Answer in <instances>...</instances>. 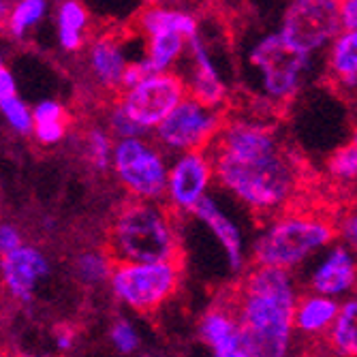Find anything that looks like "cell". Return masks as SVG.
<instances>
[{"label":"cell","mask_w":357,"mask_h":357,"mask_svg":"<svg viewBox=\"0 0 357 357\" xmlns=\"http://www.w3.org/2000/svg\"><path fill=\"white\" fill-rule=\"evenodd\" d=\"M208 152L220 188L252 214L274 218L296 197L300 167L268 122L227 118Z\"/></svg>","instance_id":"cell-1"},{"label":"cell","mask_w":357,"mask_h":357,"mask_svg":"<svg viewBox=\"0 0 357 357\" xmlns=\"http://www.w3.org/2000/svg\"><path fill=\"white\" fill-rule=\"evenodd\" d=\"M300 296L294 272L255 266L222 298L240 323L250 357H294Z\"/></svg>","instance_id":"cell-2"},{"label":"cell","mask_w":357,"mask_h":357,"mask_svg":"<svg viewBox=\"0 0 357 357\" xmlns=\"http://www.w3.org/2000/svg\"><path fill=\"white\" fill-rule=\"evenodd\" d=\"M107 250L116 264L182 261L176 214L156 202H124L107 231Z\"/></svg>","instance_id":"cell-3"},{"label":"cell","mask_w":357,"mask_h":357,"mask_svg":"<svg viewBox=\"0 0 357 357\" xmlns=\"http://www.w3.org/2000/svg\"><path fill=\"white\" fill-rule=\"evenodd\" d=\"M338 236L336 225L312 214L284 212L274 216L252 242L255 266L294 272L310 257L328 250Z\"/></svg>","instance_id":"cell-4"},{"label":"cell","mask_w":357,"mask_h":357,"mask_svg":"<svg viewBox=\"0 0 357 357\" xmlns=\"http://www.w3.org/2000/svg\"><path fill=\"white\" fill-rule=\"evenodd\" d=\"M312 56L291 45L280 32L257 39L248 52V67L257 73L261 96L274 105L294 101L304 86Z\"/></svg>","instance_id":"cell-5"},{"label":"cell","mask_w":357,"mask_h":357,"mask_svg":"<svg viewBox=\"0 0 357 357\" xmlns=\"http://www.w3.org/2000/svg\"><path fill=\"white\" fill-rule=\"evenodd\" d=\"M137 30L146 37L144 62L150 73H172L188 54V43L202 35L199 20L190 11L167 5H150L137 15Z\"/></svg>","instance_id":"cell-6"},{"label":"cell","mask_w":357,"mask_h":357,"mask_svg":"<svg viewBox=\"0 0 357 357\" xmlns=\"http://www.w3.org/2000/svg\"><path fill=\"white\" fill-rule=\"evenodd\" d=\"M112 169L131 199L165 204L169 165L163 150L150 139L139 137L116 142Z\"/></svg>","instance_id":"cell-7"},{"label":"cell","mask_w":357,"mask_h":357,"mask_svg":"<svg viewBox=\"0 0 357 357\" xmlns=\"http://www.w3.org/2000/svg\"><path fill=\"white\" fill-rule=\"evenodd\" d=\"M182 280V261L116 264L109 287L114 298L135 312L148 314L163 306Z\"/></svg>","instance_id":"cell-8"},{"label":"cell","mask_w":357,"mask_h":357,"mask_svg":"<svg viewBox=\"0 0 357 357\" xmlns=\"http://www.w3.org/2000/svg\"><path fill=\"white\" fill-rule=\"evenodd\" d=\"M222 109H214L204 105L202 101L186 99L158 124L154 131L156 146L167 152L186 154V152H206L218 137L225 124Z\"/></svg>","instance_id":"cell-9"},{"label":"cell","mask_w":357,"mask_h":357,"mask_svg":"<svg viewBox=\"0 0 357 357\" xmlns=\"http://www.w3.org/2000/svg\"><path fill=\"white\" fill-rule=\"evenodd\" d=\"M280 35L300 52L312 56L326 50L342 32L340 3L336 0H296L280 22Z\"/></svg>","instance_id":"cell-10"},{"label":"cell","mask_w":357,"mask_h":357,"mask_svg":"<svg viewBox=\"0 0 357 357\" xmlns=\"http://www.w3.org/2000/svg\"><path fill=\"white\" fill-rule=\"evenodd\" d=\"M188 96V86L178 71L172 73H150L137 86L118 96L120 107L131 116V120L148 133L156 131L184 99Z\"/></svg>","instance_id":"cell-11"},{"label":"cell","mask_w":357,"mask_h":357,"mask_svg":"<svg viewBox=\"0 0 357 357\" xmlns=\"http://www.w3.org/2000/svg\"><path fill=\"white\" fill-rule=\"evenodd\" d=\"M214 176V163L210 152H186L178 154L169 163V184L165 206L174 212H190L206 197Z\"/></svg>","instance_id":"cell-12"},{"label":"cell","mask_w":357,"mask_h":357,"mask_svg":"<svg viewBox=\"0 0 357 357\" xmlns=\"http://www.w3.org/2000/svg\"><path fill=\"white\" fill-rule=\"evenodd\" d=\"M308 289L312 294L342 302L357 289V255L342 242L323 250L308 274Z\"/></svg>","instance_id":"cell-13"},{"label":"cell","mask_w":357,"mask_h":357,"mask_svg":"<svg viewBox=\"0 0 357 357\" xmlns=\"http://www.w3.org/2000/svg\"><path fill=\"white\" fill-rule=\"evenodd\" d=\"M3 282L9 296L22 304H28L35 298L39 282L50 274L47 257L32 244H24L22 248L3 255Z\"/></svg>","instance_id":"cell-14"},{"label":"cell","mask_w":357,"mask_h":357,"mask_svg":"<svg viewBox=\"0 0 357 357\" xmlns=\"http://www.w3.org/2000/svg\"><path fill=\"white\" fill-rule=\"evenodd\" d=\"M199 338L212 357H250L240 323L225 300L208 308L199 321Z\"/></svg>","instance_id":"cell-15"},{"label":"cell","mask_w":357,"mask_h":357,"mask_svg":"<svg viewBox=\"0 0 357 357\" xmlns=\"http://www.w3.org/2000/svg\"><path fill=\"white\" fill-rule=\"evenodd\" d=\"M184 82L192 99L214 109H220L225 105L227 86L202 35H197L188 43V75L184 77Z\"/></svg>","instance_id":"cell-16"},{"label":"cell","mask_w":357,"mask_h":357,"mask_svg":"<svg viewBox=\"0 0 357 357\" xmlns=\"http://www.w3.org/2000/svg\"><path fill=\"white\" fill-rule=\"evenodd\" d=\"M131 62L133 60H128L124 54V43L114 32L94 39L88 52V67L94 82L107 92H116L118 96L122 94L124 75Z\"/></svg>","instance_id":"cell-17"},{"label":"cell","mask_w":357,"mask_h":357,"mask_svg":"<svg viewBox=\"0 0 357 357\" xmlns=\"http://www.w3.org/2000/svg\"><path fill=\"white\" fill-rule=\"evenodd\" d=\"M192 216L199 222H204L214 234L220 248L225 250L229 268L234 272H242V268H244V238H242L240 227L231 220V216L218 206V202L212 197V195H208V197L192 210Z\"/></svg>","instance_id":"cell-18"},{"label":"cell","mask_w":357,"mask_h":357,"mask_svg":"<svg viewBox=\"0 0 357 357\" xmlns=\"http://www.w3.org/2000/svg\"><path fill=\"white\" fill-rule=\"evenodd\" d=\"M342 302L319 294H302L294 312V323L298 336L306 338H328L338 319Z\"/></svg>","instance_id":"cell-19"},{"label":"cell","mask_w":357,"mask_h":357,"mask_svg":"<svg viewBox=\"0 0 357 357\" xmlns=\"http://www.w3.org/2000/svg\"><path fill=\"white\" fill-rule=\"evenodd\" d=\"M326 64L330 79L338 88L347 92H357V32H340L328 47Z\"/></svg>","instance_id":"cell-20"},{"label":"cell","mask_w":357,"mask_h":357,"mask_svg":"<svg viewBox=\"0 0 357 357\" xmlns=\"http://www.w3.org/2000/svg\"><path fill=\"white\" fill-rule=\"evenodd\" d=\"M90 13L77 0H64L56 9V35L64 52H79L88 41Z\"/></svg>","instance_id":"cell-21"},{"label":"cell","mask_w":357,"mask_h":357,"mask_svg":"<svg viewBox=\"0 0 357 357\" xmlns=\"http://www.w3.org/2000/svg\"><path fill=\"white\" fill-rule=\"evenodd\" d=\"M35 116V137L41 146H56L64 139L69 131V112L62 103L45 99L32 107Z\"/></svg>","instance_id":"cell-22"},{"label":"cell","mask_w":357,"mask_h":357,"mask_svg":"<svg viewBox=\"0 0 357 357\" xmlns=\"http://www.w3.org/2000/svg\"><path fill=\"white\" fill-rule=\"evenodd\" d=\"M326 342L336 355L357 357V296L342 300L338 319Z\"/></svg>","instance_id":"cell-23"},{"label":"cell","mask_w":357,"mask_h":357,"mask_svg":"<svg viewBox=\"0 0 357 357\" xmlns=\"http://www.w3.org/2000/svg\"><path fill=\"white\" fill-rule=\"evenodd\" d=\"M47 11H50V5L45 3V0H17V3L11 5V9L5 3L3 5V20H5L7 32L17 41L26 39L28 32L43 22Z\"/></svg>","instance_id":"cell-24"},{"label":"cell","mask_w":357,"mask_h":357,"mask_svg":"<svg viewBox=\"0 0 357 357\" xmlns=\"http://www.w3.org/2000/svg\"><path fill=\"white\" fill-rule=\"evenodd\" d=\"M116 268V259L109 255V250H84L75 257L73 272L79 282L94 287L105 280H112Z\"/></svg>","instance_id":"cell-25"},{"label":"cell","mask_w":357,"mask_h":357,"mask_svg":"<svg viewBox=\"0 0 357 357\" xmlns=\"http://www.w3.org/2000/svg\"><path fill=\"white\" fill-rule=\"evenodd\" d=\"M114 150H116V139L107 131V126H90L86 133V154L90 163L105 172L114 163Z\"/></svg>","instance_id":"cell-26"},{"label":"cell","mask_w":357,"mask_h":357,"mask_svg":"<svg viewBox=\"0 0 357 357\" xmlns=\"http://www.w3.org/2000/svg\"><path fill=\"white\" fill-rule=\"evenodd\" d=\"M0 109H3V116L13 133L22 137L35 133V116L20 94L11 96V99H0Z\"/></svg>","instance_id":"cell-27"},{"label":"cell","mask_w":357,"mask_h":357,"mask_svg":"<svg viewBox=\"0 0 357 357\" xmlns=\"http://www.w3.org/2000/svg\"><path fill=\"white\" fill-rule=\"evenodd\" d=\"M328 172L334 180L357 182V148L351 142L332 152L328 158Z\"/></svg>","instance_id":"cell-28"},{"label":"cell","mask_w":357,"mask_h":357,"mask_svg":"<svg viewBox=\"0 0 357 357\" xmlns=\"http://www.w3.org/2000/svg\"><path fill=\"white\" fill-rule=\"evenodd\" d=\"M107 131L112 133V137L116 142H124V139H139V137H146V131L142 126H137L131 116H128L120 103L116 101L112 105V109L107 112Z\"/></svg>","instance_id":"cell-29"},{"label":"cell","mask_w":357,"mask_h":357,"mask_svg":"<svg viewBox=\"0 0 357 357\" xmlns=\"http://www.w3.org/2000/svg\"><path fill=\"white\" fill-rule=\"evenodd\" d=\"M109 338H112V344L116 347V351H120V353H124V355L137 351V347H139L137 328H135L128 319H116V321L112 323Z\"/></svg>","instance_id":"cell-30"},{"label":"cell","mask_w":357,"mask_h":357,"mask_svg":"<svg viewBox=\"0 0 357 357\" xmlns=\"http://www.w3.org/2000/svg\"><path fill=\"white\" fill-rule=\"evenodd\" d=\"M336 229H338V238L342 240V244L357 255V208L344 212L338 218Z\"/></svg>","instance_id":"cell-31"},{"label":"cell","mask_w":357,"mask_h":357,"mask_svg":"<svg viewBox=\"0 0 357 357\" xmlns=\"http://www.w3.org/2000/svg\"><path fill=\"white\" fill-rule=\"evenodd\" d=\"M22 246H24V240H22V234L15 225L5 222L3 227H0V250H3V255L13 252Z\"/></svg>","instance_id":"cell-32"},{"label":"cell","mask_w":357,"mask_h":357,"mask_svg":"<svg viewBox=\"0 0 357 357\" xmlns=\"http://www.w3.org/2000/svg\"><path fill=\"white\" fill-rule=\"evenodd\" d=\"M340 24L342 30L357 32V0H342L340 3Z\"/></svg>","instance_id":"cell-33"},{"label":"cell","mask_w":357,"mask_h":357,"mask_svg":"<svg viewBox=\"0 0 357 357\" xmlns=\"http://www.w3.org/2000/svg\"><path fill=\"white\" fill-rule=\"evenodd\" d=\"M11 96H17V84L13 73L3 67L0 69V99H11Z\"/></svg>","instance_id":"cell-34"},{"label":"cell","mask_w":357,"mask_h":357,"mask_svg":"<svg viewBox=\"0 0 357 357\" xmlns=\"http://www.w3.org/2000/svg\"><path fill=\"white\" fill-rule=\"evenodd\" d=\"M56 344H58L60 351H69L71 344H73V336H71L69 332H60V334L56 336Z\"/></svg>","instance_id":"cell-35"},{"label":"cell","mask_w":357,"mask_h":357,"mask_svg":"<svg viewBox=\"0 0 357 357\" xmlns=\"http://www.w3.org/2000/svg\"><path fill=\"white\" fill-rule=\"evenodd\" d=\"M351 144L357 148V122H355V126H353V133H351Z\"/></svg>","instance_id":"cell-36"},{"label":"cell","mask_w":357,"mask_h":357,"mask_svg":"<svg viewBox=\"0 0 357 357\" xmlns=\"http://www.w3.org/2000/svg\"><path fill=\"white\" fill-rule=\"evenodd\" d=\"M35 357H43V355H35Z\"/></svg>","instance_id":"cell-37"}]
</instances>
